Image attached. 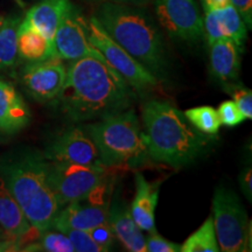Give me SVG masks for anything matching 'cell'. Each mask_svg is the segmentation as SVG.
<instances>
[{"label":"cell","instance_id":"obj_1","mask_svg":"<svg viewBox=\"0 0 252 252\" xmlns=\"http://www.w3.org/2000/svg\"><path fill=\"white\" fill-rule=\"evenodd\" d=\"M134 98L135 91L100 54L71 61L55 99L69 121L81 123L126 111Z\"/></svg>","mask_w":252,"mask_h":252},{"label":"cell","instance_id":"obj_2","mask_svg":"<svg viewBox=\"0 0 252 252\" xmlns=\"http://www.w3.org/2000/svg\"><path fill=\"white\" fill-rule=\"evenodd\" d=\"M48 171V160L35 150H13L0 157V178L39 235L50 229L61 209Z\"/></svg>","mask_w":252,"mask_h":252},{"label":"cell","instance_id":"obj_3","mask_svg":"<svg viewBox=\"0 0 252 252\" xmlns=\"http://www.w3.org/2000/svg\"><path fill=\"white\" fill-rule=\"evenodd\" d=\"M94 18L113 41L158 80L166 77L168 61L162 35L144 11L121 2L105 1Z\"/></svg>","mask_w":252,"mask_h":252},{"label":"cell","instance_id":"obj_4","mask_svg":"<svg viewBox=\"0 0 252 252\" xmlns=\"http://www.w3.org/2000/svg\"><path fill=\"white\" fill-rule=\"evenodd\" d=\"M147 151L152 161L174 168L193 162L207 145L180 110L171 103L152 99L141 109Z\"/></svg>","mask_w":252,"mask_h":252},{"label":"cell","instance_id":"obj_5","mask_svg":"<svg viewBox=\"0 0 252 252\" xmlns=\"http://www.w3.org/2000/svg\"><path fill=\"white\" fill-rule=\"evenodd\" d=\"M84 127L98 150L103 166L137 169L150 162L145 133L133 110L99 119Z\"/></svg>","mask_w":252,"mask_h":252},{"label":"cell","instance_id":"obj_6","mask_svg":"<svg viewBox=\"0 0 252 252\" xmlns=\"http://www.w3.org/2000/svg\"><path fill=\"white\" fill-rule=\"evenodd\" d=\"M213 220L220 251L249 250L250 223L243 204L234 190L216 188L213 198Z\"/></svg>","mask_w":252,"mask_h":252},{"label":"cell","instance_id":"obj_7","mask_svg":"<svg viewBox=\"0 0 252 252\" xmlns=\"http://www.w3.org/2000/svg\"><path fill=\"white\" fill-rule=\"evenodd\" d=\"M86 26L89 42L134 91L145 93L159 84V80L153 74L135 61L124 48L108 35L96 18L93 17L87 20Z\"/></svg>","mask_w":252,"mask_h":252},{"label":"cell","instance_id":"obj_8","mask_svg":"<svg viewBox=\"0 0 252 252\" xmlns=\"http://www.w3.org/2000/svg\"><path fill=\"white\" fill-rule=\"evenodd\" d=\"M48 165L49 182L60 208L86 197L111 169L102 165L50 161Z\"/></svg>","mask_w":252,"mask_h":252},{"label":"cell","instance_id":"obj_9","mask_svg":"<svg viewBox=\"0 0 252 252\" xmlns=\"http://www.w3.org/2000/svg\"><path fill=\"white\" fill-rule=\"evenodd\" d=\"M156 13L173 39L195 42L204 34L203 19L195 0H157Z\"/></svg>","mask_w":252,"mask_h":252},{"label":"cell","instance_id":"obj_10","mask_svg":"<svg viewBox=\"0 0 252 252\" xmlns=\"http://www.w3.org/2000/svg\"><path fill=\"white\" fill-rule=\"evenodd\" d=\"M50 162L102 165L99 153L86 127H70L58 135L43 153ZM103 166V165H102Z\"/></svg>","mask_w":252,"mask_h":252},{"label":"cell","instance_id":"obj_11","mask_svg":"<svg viewBox=\"0 0 252 252\" xmlns=\"http://www.w3.org/2000/svg\"><path fill=\"white\" fill-rule=\"evenodd\" d=\"M65 77L67 67L59 58L28 62L21 72L25 89L40 103L55 99L64 84Z\"/></svg>","mask_w":252,"mask_h":252},{"label":"cell","instance_id":"obj_12","mask_svg":"<svg viewBox=\"0 0 252 252\" xmlns=\"http://www.w3.org/2000/svg\"><path fill=\"white\" fill-rule=\"evenodd\" d=\"M86 21L78 9L71 4L53 39L56 58L75 61L86 56L100 55L88 40Z\"/></svg>","mask_w":252,"mask_h":252},{"label":"cell","instance_id":"obj_13","mask_svg":"<svg viewBox=\"0 0 252 252\" xmlns=\"http://www.w3.org/2000/svg\"><path fill=\"white\" fill-rule=\"evenodd\" d=\"M109 208L110 206L96 202L87 195L82 200L62 207L53 220L50 229L61 232L67 229L90 230L94 226L108 222Z\"/></svg>","mask_w":252,"mask_h":252},{"label":"cell","instance_id":"obj_14","mask_svg":"<svg viewBox=\"0 0 252 252\" xmlns=\"http://www.w3.org/2000/svg\"><path fill=\"white\" fill-rule=\"evenodd\" d=\"M30 121V109L23 97L11 83L0 78V133H17Z\"/></svg>","mask_w":252,"mask_h":252},{"label":"cell","instance_id":"obj_15","mask_svg":"<svg viewBox=\"0 0 252 252\" xmlns=\"http://www.w3.org/2000/svg\"><path fill=\"white\" fill-rule=\"evenodd\" d=\"M108 220L115 237L121 242L126 250L131 252H146L145 236L132 219L127 204L121 202L118 198H111Z\"/></svg>","mask_w":252,"mask_h":252},{"label":"cell","instance_id":"obj_16","mask_svg":"<svg viewBox=\"0 0 252 252\" xmlns=\"http://www.w3.org/2000/svg\"><path fill=\"white\" fill-rule=\"evenodd\" d=\"M135 195L130 207L134 223L141 231L156 230V208L159 197V186L152 185L140 172L134 173Z\"/></svg>","mask_w":252,"mask_h":252},{"label":"cell","instance_id":"obj_17","mask_svg":"<svg viewBox=\"0 0 252 252\" xmlns=\"http://www.w3.org/2000/svg\"><path fill=\"white\" fill-rule=\"evenodd\" d=\"M70 6V0H42L27 12L23 21L53 41L59 25Z\"/></svg>","mask_w":252,"mask_h":252},{"label":"cell","instance_id":"obj_18","mask_svg":"<svg viewBox=\"0 0 252 252\" xmlns=\"http://www.w3.org/2000/svg\"><path fill=\"white\" fill-rule=\"evenodd\" d=\"M241 49L229 39L210 45V68L213 75L222 82L236 81L241 71Z\"/></svg>","mask_w":252,"mask_h":252},{"label":"cell","instance_id":"obj_19","mask_svg":"<svg viewBox=\"0 0 252 252\" xmlns=\"http://www.w3.org/2000/svg\"><path fill=\"white\" fill-rule=\"evenodd\" d=\"M0 229L14 241L31 232V223L0 178Z\"/></svg>","mask_w":252,"mask_h":252},{"label":"cell","instance_id":"obj_20","mask_svg":"<svg viewBox=\"0 0 252 252\" xmlns=\"http://www.w3.org/2000/svg\"><path fill=\"white\" fill-rule=\"evenodd\" d=\"M19 58L27 62H37L56 58L54 45L30 25L21 20L18 30Z\"/></svg>","mask_w":252,"mask_h":252},{"label":"cell","instance_id":"obj_21","mask_svg":"<svg viewBox=\"0 0 252 252\" xmlns=\"http://www.w3.org/2000/svg\"><path fill=\"white\" fill-rule=\"evenodd\" d=\"M215 12L224 39L231 40L241 49V52H243L248 37V28L243 18L231 4Z\"/></svg>","mask_w":252,"mask_h":252},{"label":"cell","instance_id":"obj_22","mask_svg":"<svg viewBox=\"0 0 252 252\" xmlns=\"http://www.w3.org/2000/svg\"><path fill=\"white\" fill-rule=\"evenodd\" d=\"M21 19L5 18L0 27V69L9 68L18 61V30Z\"/></svg>","mask_w":252,"mask_h":252},{"label":"cell","instance_id":"obj_23","mask_svg":"<svg viewBox=\"0 0 252 252\" xmlns=\"http://www.w3.org/2000/svg\"><path fill=\"white\" fill-rule=\"evenodd\" d=\"M181 252H219L213 216L204 220L202 225L191 234L181 245Z\"/></svg>","mask_w":252,"mask_h":252},{"label":"cell","instance_id":"obj_24","mask_svg":"<svg viewBox=\"0 0 252 252\" xmlns=\"http://www.w3.org/2000/svg\"><path fill=\"white\" fill-rule=\"evenodd\" d=\"M185 117L195 130L202 134L216 135L220 127L219 112L213 106H195L184 112Z\"/></svg>","mask_w":252,"mask_h":252},{"label":"cell","instance_id":"obj_25","mask_svg":"<svg viewBox=\"0 0 252 252\" xmlns=\"http://www.w3.org/2000/svg\"><path fill=\"white\" fill-rule=\"evenodd\" d=\"M27 251H47V252H75L70 239L61 231H50V229L40 234L39 243L30 245Z\"/></svg>","mask_w":252,"mask_h":252},{"label":"cell","instance_id":"obj_26","mask_svg":"<svg viewBox=\"0 0 252 252\" xmlns=\"http://www.w3.org/2000/svg\"><path fill=\"white\" fill-rule=\"evenodd\" d=\"M67 235L70 239L74 250L76 252H104L105 250L99 247L96 242L91 238L89 232L87 230L78 229H67L62 231Z\"/></svg>","mask_w":252,"mask_h":252},{"label":"cell","instance_id":"obj_27","mask_svg":"<svg viewBox=\"0 0 252 252\" xmlns=\"http://www.w3.org/2000/svg\"><path fill=\"white\" fill-rule=\"evenodd\" d=\"M219 117L220 121V125H225L228 127H234L241 124L242 122L245 121L242 116V113L239 112V110L234 100H225L220 105L219 110Z\"/></svg>","mask_w":252,"mask_h":252},{"label":"cell","instance_id":"obj_28","mask_svg":"<svg viewBox=\"0 0 252 252\" xmlns=\"http://www.w3.org/2000/svg\"><path fill=\"white\" fill-rule=\"evenodd\" d=\"M147 238H145V245H146V252H179L181 250V245L167 241L162 236H160L154 230L149 232Z\"/></svg>","mask_w":252,"mask_h":252},{"label":"cell","instance_id":"obj_29","mask_svg":"<svg viewBox=\"0 0 252 252\" xmlns=\"http://www.w3.org/2000/svg\"><path fill=\"white\" fill-rule=\"evenodd\" d=\"M91 236V238L96 242L99 247H102L105 251H109L113 247L115 243V234H113L111 225H110L109 220L104 222L102 224L94 226L90 230H87Z\"/></svg>","mask_w":252,"mask_h":252},{"label":"cell","instance_id":"obj_30","mask_svg":"<svg viewBox=\"0 0 252 252\" xmlns=\"http://www.w3.org/2000/svg\"><path fill=\"white\" fill-rule=\"evenodd\" d=\"M232 97L243 118L252 119V91L247 88H237Z\"/></svg>","mask_w":252,"mask_h":252},{"label":"cell","instance_id":"obj_31","mask_svg":"<svg viewBox=\"0 0 252 252\" xmlns=\"http://www.w3.org/2000/svg\"><path fill=\"white\" fill-rule=\"evenodd\" d=\"M231 5L235 6L238 13L243 18L247 28L252 27V0H230Z\"/></svg>","mask_w":252,"mask_h":252},{"label":"cell","instance_id":"obj_32","mask_svg":"<svg viewBox=\"0 0 252 252\" xmlns=\"http://www.w3.org/2000/svg\"><path fill=\"white\" fill-rule=\"evenodd\" d=\"M239 185H241L242 191L249 201H252V169L251 166H247L239 174Z\"/></svg>","mask_w":252,"mask_h":252},{"label":"cell","instance_id":"obj_33","mask_svg":"<svg viewBox=\"0 0 252 252\" xmlns=\"http://www.w3.org/2000/svg\"><path fill=\"white\" fill-rule=\"evenodd\" d=\"M231 4L230 0H202L204 11H217Z\"/></svg>","mask_w":252,"mask_h":252},{"label":"cell","instance_id":"obj_34","mask_svg":"<svg viewBox=\"0 0 252 252\" xmlns=\"http://www.w3.org/2000/svg\"><path fill=\"white\" fill-rule=\"evenodd\" d=\"M96 1H111V2H121V4H125V2H141L144 0H96Z\"/></svg>","mask_w":252,"mask_h":252},{"label":"cell","instance_id":"obj_35","mask_svg":"<svg viewBox=\"0 0 252 252\" xmlns=\"http://www.w3.org/2000/svg\"><path fill=\"white\" fill-rule=\"evenodd\" d=\"M4 20H5V17L0 15V27H1V25H2V23H4Z\"/></svg>","mask_w":252,"mask_h":252},{"label":"cell","instance_id":"obj_36","mask_svg":"<svg viewBox=\"0 0 252 252\" xmlns=\"http://www.w3.org/2000/svg\"><path fill=\"white\" fill-rule=\"evenodd\" d=\"M1 135H4L2 133H0V139H1Z\"/></svg>","mask_w":252,"mask_h":252}]
</instances>
